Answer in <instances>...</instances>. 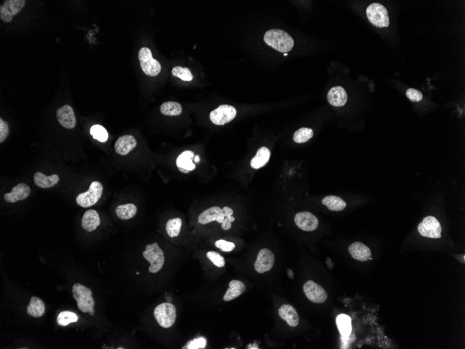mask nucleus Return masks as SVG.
Segmentation results:
<instances>
[{
    "label": "nucleus",
    "mask_w": 465,
    "mask_h": 349,
    "mask_svg": "<svg viewBox=\"0 0 465 349\" xmlns=\"http://www.w3.org/2000/svg\"><path fill=\"white\" fill-rule=\"evenodd\" d=\"M237 114L236 109L229 105H222L210 114L212 122L217 126H223L235 119Z\"/></svg>",
    "instance_id": "6e6552de"
},
{
    "label": "nucleus",
    "mask_w": 465,
    "mask_h": 349,
    "mask_svg": "<svg viewBox=\"0 0 465 349\" xmlns=\"http://www.w3.org/2000/svg\"><path fill=\"white\" fill-rule=\"evenodd\" d=\"M337 324L339 332L343 336H348L352 331L351 318L346 314H340L337 316Z\"/></svg>",
    "instance_id": "c756f323"
},
{
    "label": "nucleus",
    "mask_w": 465,
    "mask_h": 349,
    "mask_svg": "<svg viewBox=\"0 0 465 349\" xmlns=\"http://www.w3.org/2000/svg\"><path fill=\"white\" fill-rule=\"evenodd\" d=\"M137 212V208L133 204H126L118 206L116 209V214L121 220H130L134 217Z\"/></svg>",
    "instance_id": "cd10ccee"
},
{
    "label": "nucleus",
    "mask_w": 465,
    "mask_h": 349,
    "mask_svg": "<svg viewBox=\"0 0 465 349\" xmlns=\"http://www.w3.org/2000/svg\"><path fill=\"white\" fill-rule=\"evenodd\" d=\"M78 321V315L69 311H62L57 316V321L61 326H66L68 324Z\"/></svg>",
    "instance_id": "2f4dec72"
},
{
    "label": "nucleus",
    "mask_w": 465,
    "mask_h": 349,
    "mask_svg": "<svg viewBox=\"0 0 465 349\" xmlns=\"http://www.w3.org/2000/svg\"><path fill=\"white\" fill-rule=\"evenodd\" d=\"M182 111V106L177 102H165L161 107V113L166 116H179Z\"/></svg>",
    "instance_id": "c85d7f7f"
},
{
    "label": "nucleus",
    "mask_w": 465,
    "mask_h": 349,
    "mask_svg": "<svg viewBox=\"0 0 465 349\" xmlns=\"http://www.w3.org/2000/svg\"><path fill=\"white\" fill-rule=\"evenodd\" d=\"M224 219L225 217H224L222 209L218 207H213L209 208L199 215L198 221L202 225H206L213 221H217V223L222 224Z\"/></svg>",
    "instance_id": "dca6fc26"
},
{
    "label": "nucleus",
    "mask_w": 465,
    "mask_h": 349,
    "mask_svg": "<svg viewBox=\"0 0 465 349\" xmlns=\"http://www.w3.org/2000/svg\"><path fill=\"white\" fill-rule=\"evenodd\" d=\"M231 219L229 218H225L223 223H222V228L224 230H229L231 229Z\"/></svg>",
    "instance_id": "79ce46f5"
},
{
    "label": "nucleus",
    "mask_w": 465,
    "mask_h": 349,
    "mask_svg": "<svg viewBox=\"0 0 465 349\" xmlns=\"http://www.w3.org/2000/svg\"><path fill=\"white\" fill-rule=\"evenodd\" d=\"M34 180L36 186L38 187L41 188V189H50L58 184L59 177L57 174L46 176L44 173L38 171L34 173Z\"/></svg>",
    "instance_id": "b1692460"
},
{
    "label": "nucleus",
    "mask_w": 465,
    "mask_h": 349,
    "mask_svg": "<svg viewBox=\"0 0 465 349\" xmlns=\"http://www.w3.org/2000/svg\"><path fill=\"white\" fill-rule=\"evenodd\" d=\"M90 134L93 136V139H97L99 142H105L108 139V132L100 125H95L91 127Z\"/></svg>",
    "instance_id": "72a5a7b5"
},
{
    "label": "nucleus",
    "mask_w": 465,
    "mask_h": 349,
    "mask_svg": "<svg viewBox=\"0 0 465 349\" xmlns=\"http://www.w3.org/2000/svg\"><path fill=\"white\" fill-rule=\"evenodd\" d=\"M348 250H349L352 257L357 261H366L371 259L372 254H371V250H370L369 247L366 246L364 243L361 242L353 243V244L350 246Z\"/></svg>",
    "instance_id": "6ab92c4d"
},
{
    "label": "nucleus",
    "mask_w": 465,
    "mask_h": 349,
    "mask_svg": "<svg viewBox=\"0 0 465 349\" xmlns=\"http://www.w3.org/2000/svg\"><path fill=\"white\" fill-rule=\"evenodd\" d=\"M274 254L269 249L263 248L258 252L257 259L254 264V268L257 273L262 274L270 271L274 266Z\"/></svg>",
    "instance_id": "f8f14e48"
},
{
    "label": "nucleus",
    "mask_w": 465,
    "mask_h": 349,
    "mask_svg": "<svg viewBox=\"0 0 465 349\" xmlns=\"http://www.w3.org/2000/svg\"><path fill=\"white\" fill-rule=\"evenodd\" d=\"M172 75L183 80V81H191L193 79V75L188 68H183L181 66H176L172 69Z\"/></svg>",
    "instance_id": "f704fd0d"
},
{
    "label": "nucleus",
    "mask_w": 465,
    "mask_h": 349,
    "mask_svg": "<svg viewBox=\"0 0 465 349\" xmlns=\"http://www.w3.org/2000/svg\"><path fill=\"white\" fill-rule=\"evenodd\" d=\"M279 315L290 326L296 327L299 324V318L297 311L291 305L281 306L279 309Z\"/></svg>",
    "instance_id": "4be33fe9"
},
{
    "label": "nucleus",
    "mask_w": 465,
    "mask_h": 349,
    "mask_svg": "<svg viewBox=\"0 0 465 349\" xmlns=\"http://www.w3.org/2000/svg\"><path fill=\"white\" fill-rule=\"evenodd\" d=\"M303 289L308 300L314 303H323L328 299V293L326 290L314 281H307L303 286Z\"/></svg>",
    "instance_id": "9b49d317"
},
{
    "label": "nucleus",
    "mask_w": 465,
    "mask_h": 349,
    "mask_svg": "<svg viewBox=\"0 0 465 349\" xmlns=\"http://www.w3.org/2000/svg\"><path fill=\"white\" fill-rule=\"evenodd\" d=\"M136 141L132 135H127L120 137L115 143V151L118 154L125 155L128 154L136 147Z\"/></svg>",
    "instance_id": "f3484780"
},
{
    "label": "nucleus",
    "mask_w": 465,
    "mask_h": 349,
    "mask_svg": "<svg viewBox=\"0 0 465 349\" xmlns=\"http://www.w3.org/2000/svg\"><path fill=\"white\" fill-rule=\"evenodd\" d=\"M139 60L143 72L147 76L155 77L161 73V64L159 61L153 59L151 51L148 48L143 47L140 49Z\"/></svg>",
    "instance_id": "423d86ee"
},
{
    "label": "nucleus",
    "mask_w": 465,
    "mask_h": 349,
    "mask_svg": "<svg viewBox=\"0 0 465 349\" xmlns=\"http://www.w3.org/2000/svg\"><path fill=\"white\" fill-rule=\"evenodd\" d=\"M229 288L223 297L224 301L229 302L234 300L245 292V284L240 280H231L229 284Z\"/></svg>",
    "instance_id": "5701e85b"
},
{
    "label": "nucleus",
    "mask_w": 465,
    "mask_h": 349,
    "mask_svg": "<svg viewBox=\"0 0 465 349\" xmlns=\"http://www.w3.org/2000/svg\"><path fill=\"white\" fill-rule=\"evenodd\" d=\"M46 307L43 300L38 297H32L27 307V313L34 318L41 317L44 314Z\"/></svg>",
    "instance_id": "393cba45"
},
{
    "label": "nucleus",
    "mask_w": 465,
    "mask_h": 349,
    "mask_svg": "<svg viewBox=\"0 0 465 349\" xmlns=\"http://www.w3.org/2000/svg\"><path fill=\"white\" fill-rule=\"evenodd\" d=\"M328 100L332 106H344L348 101V94L342 87L337 86L330 89L328 94Z\"/></svg>",
    "instance_id": "a211bd4d"
},
{
    "label": "nucleus",
    "mask_w": 465,
    "mask_h": 349,
    "mask_svg": "<svg viewBox=\"0 0 465 349\" xmlns=\"http://www.w3.org/2000/svg\"><path fill=\"white\" fill-rule=\"evenodd\" d=\"M103 186L99 182L91 183L90 187L85 193H80L76 198V202L83 208H89L96 205L101 198Z\"/></svg>",
    "instance_id": "0eeeda50"
},
{
    "label": "nucleus",
    "mask_w": 465,
    "mask_h": 349,
    "mask_svg": "<svg viewBox=\"0 0 465 349\" xmlns=\"http://www.w3.org/2000/svg\"><path fill=\"white\" fill-rule=\"evenodd\" d=\"M195 154L193 151H186L183 152L177 160V167L183 173H189L195 169V164L193 163Z\"/></svg>",
    "instance_id": "412c9836"
},
{
    "label": "nucleus",
    "mask_w": 465,
    "mask_h": 349,
    "mask_svg": "<svg viewBox=\"0 0 465 349\" xmlns=\"http://www.w3.org/2000/svg\"><path fill=\"white\" fill-rule=\"evenodd\" d=\"M270 151L267 147L263 146L258 150L256 155L251 160V167L255 169H259L267 163L270 157Z\"/></svg>",
    "instance_id": "a878e982"
},
{
    "label": "nucleus",
    "mask_w": 465,
    "mask_h": 349,
    "mask_svg": "<svg viewBox=\"0 0 465 349\" xmlns=\"http://www.w3.org/2000/svg\"><path fill=\"white\" fill-rule=\"evenodd\" d=\"M407 97L413 102H419L423 99V94L421 91L415 89H409L406 92Z\"/></svg>",
    "instance_id": "58836bf2"
},
{
    "label": "nucleus",
    "mask_w": 465,
    "mask_h": 349,
    "mask_svg": "<svg viewBox=\"0 0 465 349\" xmlns=\"http://www.w3.org/2000/svg\"><path fill=\"white\" fill-rule=\"evenodd\" d=\"M100 225L99 214L96 211L90 209L86 211L82 220V226L84 230L89 232H93Z\"/></svg>",
    "instance_id": "aec40b11"
},
{
    "label": "nucleus",
    "mask_w": 465,
    "mask_h": 349,
    "mask_svg": "<svg viewBox=\"0 0 465 349\" xmlns=\"http://www.w3.org/2000/svg\"><path fill=\"white\" fill-rule=\"evenodd\" d=\"M25 0H7L0 7V18L5 23H10L25 7Z\"/></svg>",
    "instance_id": "9d476101"
},
{
    "label": "nucleus",
    "mask_w": 465,
    "mask_h": 349,
    "mask_svg": "<svg viewBox=\"0 0 465 349\" xmlns=\"http://www.w3.org/2000/svg\"><path fill=\"white\" fill-rule=\"evenodd\" d=\"M323 205L326 206L328 209L332 211H341L346 207V202L341 198L334 195L327 196L323 199Z\"/></svg>",
    "instance_id": "bb28decb"
},
{
    "label": "nucleus",
    "mask_w": 465,
    "mask_h": 349,
    "mask_svg": "<svg viewBox=\"0 0 465 349\" xmlns=\"http://www.w3.org/2000/svg\"><path fill=\"white\" fill-rule=\"evenodd\" d=\"M73 296L76 300L78 309L84 313L94 315L95 302L92 297V291L87 286L80 284H75L72 289Z\"/></svg>",
    "instance_id": "f03ea898"
},
{
    "label": "nucleus",
    "mask_w": 465,
    "mask_h": 349,
    "mask_svg": "<svg viewBox=\"0 0 465 349\" xmlns=\"http://www.w3.org/2000/svg\"><path fill=\"white\" fill-rule=\"evenodd\" d=\"M182 220L180 218H174L169 220L166 225V230L171 238L177 237L180 234Z\"/></svg>",
    "instance_id": "7c9ffc66"
},
{
    "label": "nucleus",
    "mask_w": 465,
    "mask_h": 349,
    "mask_svg": "<svg viewBox=\"0 0 465 349\" xmlns=\"http://www.w3.org/2000/svg\"><path fill=\"white\" fill-rule=\"evenodd\" d=\"M288 276L290 277V279H293L294 274H293V272H292L291 270L290 269L288 270Z\"/></svg>",
    "instance_id": "37998d69"
},
{
    "label": "nucleus",
    "mask_w": 465,
    "mask_h": 349,
    "mask_svg": "<svg viewBox=\"0 0 465 349\" xmlns=\"http://www.w3.org/2000/svg\"><path fill=\"white\" fill-rule=\"evenodd\" d=\"M194 160H195L196 163H197L200 161V157H199V155H195V157H194Z\"/></svg>",
    "instance_id": "c03bdc74"
},
{
    "label": "nucleus",
    "mask_w": 465,
    "mask_h": 349,
    "mask_svg": "<svg viewBox=\"0 0 465 349\" xmlns=\"http://www.w3.org/2000/svg\"><path fill=\"white\" fill-rule=\"evenodd\" d=\"M368 19L378 28H387L390 24L387 9L379 3H373L366 9Z\"/></svg>",
    "instance_id": "39448f33"
},
{
    "label": "nucleus",
    "mask_w": 465,
    "mask_h": 349,
    "mask_svg": "<svg viewBox=\"0 0 465 349\" xmlns=\"http://www.w3.org/2000/svg\"><path fill=\"white\" fill-rule=\"evenodd\" d=\"M154 316L161 327L170 328L177 320V308L173 304L164 302L154 309Z\"/></svg>",
    "instance_id": "7ed1b4c3"
},
{
    "label": "nucleus",
    "mask_w": 465,
    "mask_h": 349,
    "mask_svg": "<svg viewBox=\"0 0 465 349\" xmlns=\"http://www.w3.org/2000/svg\"><path fill=\"white\" fill-rule=\"evenodd\" d=\"M143 256L150 264L148 271L151 273H157L161 271L165 264V255L157 243L149 244L143 252Z\"/></svg>",
    "instance_id": "20e7f679"
},
{
    "label": "nucleus",
    "mask_w": 465,
    "mask_h": 349,
    "mask_svg": "<svg viewBox=\"0 0 465 349\" xmlns=\"http://www.w3.org/2000/svg\"><path fill=\"white\" fill-rule=\"evenodd\" d=\"M206 345V341L204 338H198L193 340L188 346V348L197 349L204 348Z\"/></svg>",
    "instance_id": "ea45409f"
},
{
    "label": "nucleus",
    "mask_w": 465,
    "mask_h": 349,
    "mask_svg": "<svg viewBox=\"0 0 465 349\" xmlns=\"http://www.w3.org/2000/svg\"><path fill=\"white\" fill-rule=\"evenodd\" d=\"M57 118L59 123L67 129H73L76 126L74 110L70 105H64L59 108L57 111Z\"/></svg>",
    "instance_id": "4468645a"
},
{
    "label": "nucleus",
    "mask_w": 465,
    "mask_h": 349,
    "mask_svg": "<svg viewBox=\"0 0 465 349\" xmlns=\"http://www.w3.org/2000/svg\"><path fill=\"white\" fill-rule=\"evenodd\" d=\"M314 136L313 130L308 128H301L295 132L293 136L294 142L296 143H304L308 142Z\"/></svg>",
    "instance_id": "473e14b6"
},
{
    "label": "nucleus",
    "mask_w": 465,
    "mask_h": 349,
    "mask_svg": "<svg viewBox=\"0 0 465 349\" xmlns=\"http://www.w3.org/2000/svg\"><path fill=\"white\" fill-rule=\"evenodd\" d=\"M206 257L209 259L213 264L218 268H222L225 266V260L222 255H220L218 252L215 251L208 252L206 254Z\"/></svg>",
    "instance_id": "c9c22d12"
},
{
    "label": "nucleus",
    "mask_w": 465,
    "mask_h": 349,
    "mask_svg": "<svg viewBox=\"0 0 465 349\" xmlns=\"http://www.w3.org/2000/svg\"><path fill=\"white\" fill-rule=\"evenodd\" d=\"M419 234L423 237L439 239L441 235V227L439 220L433 216L425 218L418 227Z\"/></svg>",
    "instance_id": "1a4fd4ad"
},
{
    "label": "nucleus",
    "mask_w": 465,
    "mask_h": 349,
    "mask_svg": "<svg viewBox=\"0 0 465 349\" xmlns=\"http://www.w3.org/2000/svg\"><path fill=\"white\" fill-rule=\"evenodd\" d=\"M10 135V126L6 121L0 119V143H3L6 140Z\"/></svg>",
    "instance_id": "4c0bfd02"
},
{
    "label": "nucleus",
    "mask_w": 465,
    "mask_h": 349,
    "mask_svg": "<svg viewBox=\"0 0 465 349\" xmlns=\"http://www.w3.org/2000/svg\"><path fill=\"white\" fill-rule=\"evenodd\" d=\"M295 223L300 230L305 232H313L319 227L318 218L310 212H300L295 215Z\"/></svg>",
    "instance_id": "ddd939ff"
},
{
    "label": "nucleus",
    "mask_w": 465,
    "mask_h": 349,
    "mask_svg": "<svg viewBox=\"0 0 465 349\" xmlns=\"http://www.w3.org/2000/svg\"><path fill=\"white\" fill-rule=\"evenodd\" d=\"M30 193L31 189L27 184H20L14 186L10 193L4 195V199L8 203H16L28 198Z\"/></svg>",
    "instance_id": "2eb2a0df"
},
{
    "label": "nucleus",
    "mask_w": 465,
    "mask_h": 349,
    "mask_svg": "<svg viewBox=\"0 0 465 349\" xmlns=\"http://www.w3.org/2000/svg\"><path fill=\"white\" fill-rule=\"evenodd\" d=\"M215 246L217 248L220 249L222 251L225 252L233 251L236 248L234 243L224 241V240H219V241H216Z\"/></svg>",
    "instance_id": "e433bc0d"
},
{
    "label": "nucleus",
    "mask_w": 465,
    "mask_h": 349,
    "mask_svg": "<svg viewBox=\"0 0 465 349\" xmlns=\"http://www.w3.org/2000/svg\"><path fill=\"white\" fill-rule=\"evenodd\" d=\"M264 41L280 53H288L294 46V41L291 36L278 29L268 30L264 36Z\"/></svg>",
    "instance_id": "f257e3e1"
},
{
    "label": "nucleus",
    "mask_w": 465,
    "mask_h": 349,
    "mask_svg": "<svg viewBox=\"0 0 465 349\" xmlns=\"http://www.w3.org/2000/svg\"><path fill=\"white\" fill-rule=\"evenodd\" d=\"M283 55H284V56H287V55H288V53H284L283 54Z\"/></svg>",
    "instance_id": "a18cd8bd"
},
{
    "label": "nucleus",
    "mask_w": 465,
    "mask_h": 349,
    "mask_svg": "<svg viewBox=\"0 0 465 349\" xmlns=\"http://www.w3.org/2000/svg\"><path fill=\"white\" fill-rule=\"evenodd\" d=\"M222 211H223L224 217L230 218L231 222L235 221V218L233 217V211L232 209H231L230 207H225L222 209Z\"/></svg>",
    "instance_id": "a19ab883"
}]
</instances>
